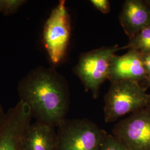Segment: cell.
Instances as JSON below:
<instances>
[{
  "label": "cell",
  "mask_w": 150,
  "mask_h": 150,
  "mask_svg": "<svg viewBox=\"0 0 150 150\" xmlns=\"http://www.w3.org/2000/svg\"><path fill=\"white\" fill-rule=\"evenodd\" d=\"M17 91L36 121L57 127L66 118L70 106V91L64 77L52 68L31 70L19 81Z\"/></svg>",
  "instance_id": "obj_1"
},
{
  "label": "cell",
  "mask_w": 150,
  "mask_h": 150,
  "mask_svg": "<svg viewBox=\"0 0 150 150\" xmlns=\"http://www.w3.org/2000/svg\"><path fill=\"white\" fill-rule=\"evenodd\" d=\"M147 87L132 81L111 83L104 97V119L107 123L115 122L127 114L150 106Z\"/></svg>",
  "instance_id": "obj_2"
},
{
  "label": "cell",
  "mask_w": 150,
  "mask_h": 150,
  "mask_svg": "<svg viewBox=\"0 0 150 150\" xmlns=\"http://www.w3.org/2000/svg\"><path fill=\"white\" fill-rule=\"evenodd\" d=\"M57 127L58 150H100L107 134L87 118H65Z\"/></svg>",
  "instance_id": "obj_3"
},
{
  "label": "cell",
  "mask_w": 150,
  "mask_h": 150,
  "mask_svg": "<svg viewBox=\"0 0 150 150\" xmlns=\"http://www.w3.org/2000/svg\"><path fill=\"white\" fill-rule=\"evenodd\" d=\"M123 50L117 45L102 47L82 54L74 68L86 91H90L93 98L99 96L102 83L108 79L111 60L118 50Z\"/></svg>",
  "instance_id": "obj_4"
},
{
  "label": "cell",
  "mask_w": 150,
  "mask_h": 150,
  "mask_svg": "<svg viewBox=\"0 0 150 150\" xmlns=\"http://www.w3.org/2000/svg\"><path fill=\"white\" fill-rule=\"evenodd\" d=\"M70 35V15L66 1L61 0L51 11L43 28V43L53 64H59L64 59Z\"/></svg>",
  "instance_id": "obj_5"
},
{
  "label": "cell",
  "mask_w": 150,
  "mask_h": 150,
  "mask_svg": "<svg viewBox=\"0 0 150 150\" xmlns=\"http://www.w3.org/2000/svg\"><path fill=\"white\" fill-rule=\"evenodd\" d=\"M112 134L129 150H150V106L120 120Z\"/></svg>",
  "instance_id": "obj_6"
},
{
  "label": "cell",
  "mask_w": 150,
  "mask_h": 150,
  "mask_svg": "<svg viewBox=\"0 0 150 150\" xmlns=\"http://www.w3.org/2000/svg\"><path fill=\"white\" fill-rule=\"evenodd\" d=\"M32 118L29 107L21 100L10 108L0 127V150H22L23 136Z\"/></svg>",
  "instance_id": "obj_7"
},
{
  "label": "cell",
  "mask_w": 150,
  "mask_h": 150,
  "mask_svg": "<svg viewBox=\"0 0 150 150\" xmlns=\"http://www.w3.org/2000/svg\"><path fill=\"white\" fill-rule=\"evenodd\" d=\"M148 76L145 70L143 54L129 49L124 54H115L110 62L108 80L111 83L120 81H132L141 84Z\"/></svg>",
  "instance_id": "obj_8"
},
{
  "label": "cell",
  "mask_w": 150,
  "mask_h": 150,
  "mask_svg": "<svg viewBox=\"0 0 150 150\" xmlns=\"http://www.w3.org/2000/svg\"><path fill=\"white\" fill-rule=\"evenodd\" d=\"M129 38L150 26V7L145 0H126L119 16Z\"/></svg>",
  "instance_id": "obj_9"
},
{
  "label": "cell",
  "mask_w": 150,
  "mask_h": 150,
  "mask_svg": "<svg viewBox=\"0 0 150 150\" xmlns=\"http://www.w3.org/2000/svg\"><path fill=\"white\" fill-rule=\"evenodd\" d=\"M22 150H58L55 126L39 121L31 123L23 136Z\"/></svg>",
  "instance_id": "obj_10"
},
{
  "label": "cell",
  "mask_w": 150,
  "mask_h": 150,
  "mask_svg": "<svg viewBox=\"0 0 150 150\" xmlns=\"http://www.w3.org/2000/svg\"><path fill=\"white\" fill-rule=\"evenodd\" d=\"M123 49H132L143 54H150V26L129 38Z\"/></svg>",
  "instance_id": "obj_11"
},
{
  "label": "cell",
  "mask_w": 150,
  "mask_h": 150,
  "mask_svg": "<svg viewBox=\"0 0 150 150\" xmlns=\"http://www.w3.org/2000/svg\"><path fill=\"white\" fill-rule=\"evenodd\" d=\"M26 2L25 0H0V13L6 16L15 13Z\"/></svg>",
  "instance_id": "obj_12"
},
{
  "label": "cell",
  "mask_w": 150,
  "mask_h": 150,
  "mask_svg": "<svg viewBox=\"0 0 150 150\" xmlns=\"http://www.w3.org/2000/svg\"><path fill=\"white\" fill-rule=\"evenodd\" d=\"M100 150H129L112 134H107Z\"/></svg>",
  "instance_id": "obj_13"
},
{
  "label": "cell",
  "mask_w": 150,
  "mask_h": 150,
  "mask_svg": "<svg viewBox=\"0 0 150 150\" xmlns=\"http://www.w3.org/2000/svg\"><path fill=\"white\" fill-rule=\"evenodd\" d=\"M90 2L97 10L102 13H108L111 9L110 1L108 0H91Z\"/></svg>",
  "instance_id": "obj_14"
},
{
  "label": "cell",
  "mask_w": 150,
  "mask_h": 150,
  "mask_svg": "<svg viewBox=\"0 0 150 150\" xmlns=\"http://www.w3.org/2000/svg\"><path fill=\"white\" fill-rule=\"evenodd\" d=\"M144 64L147 76H150V54H143Z\"/></svg>",
  "instance_id": "obj_15"
},
{
  "label": "cell",
  "mask_w": 150,
  "mask_h": 150,
  "mask_svg": "<svg viewBox=\"0 0 150 150\" xmlns=\"http://www.w3.org/2000/svg\"><path fill=\"white\" fill-rule=\"evenodd\" d=\"M6 115V112L4 111L3 107L0 103V127L2 125L5 118Z\"/></svg>",
  "instance_id": "obj_16"
},
{
  "label": "cell",
  "mask_w": 150,
  "mask_h": 150,
  "mask_svg": "<svg viewBox=\"0 0 150 150\" xmlns=\"http://www.w3.org/2000/svg\"><path fill=\"white\" fill-rule=\"evenodd\" d=\"M144 83H145V86H145V87H146L147 88L150 87V76L147 77L146 80L144 82Z\"/></svg>",
  "instance_id": "obj_17"
},
{
  "label": "cell",
  "mask_w": 150,
  "mask_h": 150,
  "mask_svg": "<svg viewBox=\"0 0 150 150\" xmlns=\"http://www.w3.org/2000/svg\"><path fill=\"white\" fill-rule=\"evenodd\" d=\"M146 4L150 7V0H145Z\"/></svg>",
  "instance_id": "obj_18"
}]
</instances>
